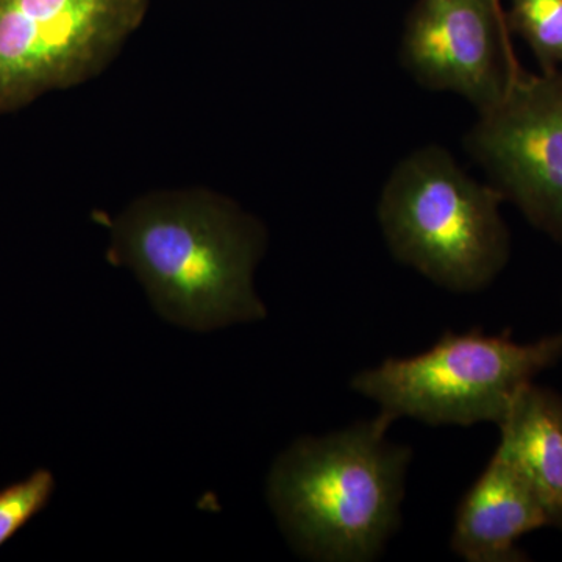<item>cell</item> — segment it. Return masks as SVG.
Segmentation results:
<instances>
[{"label": "cell", "instance_id": "obj_1", "mask_svg": "<svg viewBox=\"0 0 562 562\" xmlns=\"http://www.w3.org/2000/svg\"><path fill=\"white\" fill-rule=\"evenodd\" d=\"M266 244L261 222L227 195L169 188L117 214L110 257L135 273L162 317L206 331L265 319L254 276Z\"/></svg>", "mask_w": 562, "mask_h": 562}, {"label": "cell", "instance_id": "obj_2", "mask_svg": "<svg viewBox=\"0 0 562 562\" xmlns=\"http://www.w3.org/2000/svg\"><path fill=\"white\" fill-rule=\"evenodd\" d=\"M391 425L379 413L346 430L299 439L273 462L269 503L303 557L373 561L397 532L413 450L387 438Z\"/></svg>", "mask_w": 562, "mask_h": 562}, {"label": "cell", "instance_id": "obj_3", "mask_svg": "<svg viewBox=\"0 0 562 562\" xmlns=\"http://www.w3.org/2000/svg\"><path fill=\"white\" fill-rule=\"evenodd\" d=\"M505 198L473 180L446 149L422 147L384 184L380 227L395 258L458 294L486 290L512 255Z\"/></svg>", "mask_w": 562, "mask_h": 562}, {"label": "cell", "instance_id": "obj_4", "mask_svg": "<svg viewBox=\"0 0 562 562\" xmlns=\"http://www.w3.org/2000/svg\"><path fill=\"white\" fill-rule=\"evenodd\" d=\"M562 358V331L517 342L512 331H446L435 346L409 358H387L351 379V391L375 402L391 422L501 427L520 392Z\"/></svg>", "mask_w": 562, "mask_h": 562}, {"label": "cell", "instance_id": "obj_5", "mask_svg": "<svg viewBox=\"0 0 562 562\" xmlns=\"http://www.w3.org/2000/svg\"><path fill=\"white\" fill-rule=\"evenodd\" d=\"M150 0H0V111L109 68Z\"/></svg>", "mask_w": 562, "mask_h": 562}, {"label": "cell", "instance_id": "obj_6", "mask_svg": "<svg viewBox=\"0 0 562 562\" xmlns=\"http://www.w3.org/2000/svg\"><path fill=\"white\" fill-rule=\"evenodd\" d=\"M468 138L492 187L562 246V69L514 70Z\"/></svg>", "mask_w": 562, "mask_h": 562}, {"label": "cell", "instance_id": "obj_7", "mask_svg": "<svg viewBox=\"0 0 562 562\" xmlns=\"http://www.w3.org/2000/svg\"><path fill=\"white\" fill-rule=\"evenodd\" d=\"M501 0H417L402 36L403 66L424 87L483 111L519 68Z\"/></svg>", "mask_w": 562, "mask_h": 562}, {"label": "cell", "instance_id": "obj_8", "mask_svg": "<svg viewBox=\"0 0 562 562\" xmlns=\"http://www.w3.org/2000/svg\"><path fill=\"white\" fill-rule=\"evenodd\" d=\"M549 527L546 509L522 472L501 447L458 506L450 547L469 562H522L517 547L528 532Z\"/></svg>", "mask_w": 562, "mask_h": 562}, {"label": "cell", "instance_id": "obj_9", "mask_svg": "<svg viewBox=\"0 0 562 562\" xmlns=\"http://www.w3.org/2000/svg\"><path fill=\"white\" fill-rule=\"evenodd\" d=\"M498 428V447L538 494L549 527L562 531V395L528 384Z\"/></svg>", "mask_w": 562, "mask_h": 562}, {"label": "cell", "instance_id": "obj_10", "mask_svg": "<svg viewBox=\"0 0 562 562\" xmlns=\"http://www.w3.org/2000/svg\"><path fill=\"white\" fill-rule=\"evenodd\" d=\"M505 20L542 70L562 69V0H509Z\"/></svg>", "mask_w": 562, "mask_h": 562}, {"label": "cell", "instance_id": "obj_11", "mask_svg": "<svg viewBox=\"0 0 562 562\" xmlns=\"http://www.w3.org/2000/svg\"><path fill=\"white\" fill-rule=\"evenodd\" d=\"M52 491L54 476L50 472L38 471L0 492V547L44 508Z\"/></svg>", "mask_w": 562, "mask_h": 562}]
</instances>
